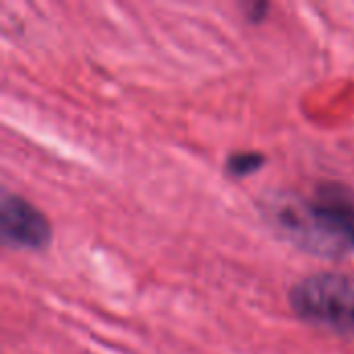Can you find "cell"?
<instances>
[{"label": "cell", "mask_w": 354, "mask_h": 354, "mask_svg": "<svg viewBox=\"0 0 354 354\" xmlns=\"http://www.w3.org/2000/svg\"><path fill=\"white\" fill-rule=\"evenodd\" d=\"M288 303L305 324L354 338V276L351 274H311L290 288Z\"/></svg>", "instance_id": "obj_1"}, {"label": "cell", "mask_w": 354, "mask_h": 354, "mask_svg": "<svg viewBox=\"0 0 354 354\" xmlns=\"http://www.w3.org/2000/svg\"><path fill=\"white\" fill-rule=\"evenodd\" d=\"M270 8H272L270 2H249L245 6V19L249 23H263L268 19Z\"/></svg>", "instance_id": "obj_5"}, {"label": "cell", "mask_w": 354, "mask_h": 354, "mask_svg": "<svg viewBox=\"0 0 354 354\" xmlns=\"http://www.w3.org/2000/svg\"><path fill=\"white\" fill-rule=\"evenodd\" d=\"M315 226L322 234L326 257H342L354 249V191L338 180L319 183L307 197Z\"/></svg>", "instance_id": "obj_2"}, {"label": "cell", "mask_w": 354, "mask_h": 354, "mask_svg": "<svg viewBox=\"0 0 354 354\" xmlns=\"http://www.w3.org/2000/svg\"><path fill=\"white\" fill-rule=\"evenodd\" d=\"M0 234L6 247L44 251L52 243V224L25 197L4 193L0 201Z\"/></svg>", "instance_id": "obj_3"}, {"label": "cell", "mask_w": 354, "mask_h": 354, "mask_svg": "<svg viewBox=\"0 0 354 354\" xmlns=\"http://www.w3.org/2000/svg\"><path fill=\"white\" fill-rule=\"evenodd\" d=\"M268 158L261 153V151H232L228 158H226V164H224V170L230 178H247L251 174H257L263 166H266Z\"/></svg>", "instance_id": "obj_4"}]
</instances>
